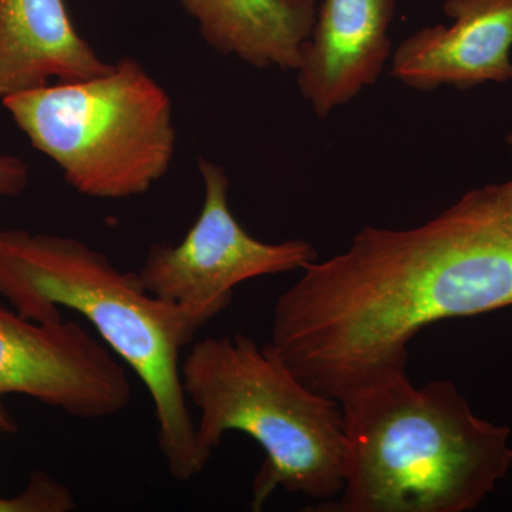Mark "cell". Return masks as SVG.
<instances>
[{
	"label": "cell",
	"instance_id": "6",
	"mask_svg": "<svg viewBox=\"0 0 512 512\" xmlns=\"http://www.w3.org/2000/svg\"><path fill=\"white\" fill-rule=\"evenodd\" d=\"M204 202L178 245L156 244L137 272L144 288L207 325L228 308L235 288L259 276L303 269L318 259L305 241L268 244L245 231L229 205L224 168L201 158Z\"/></svg>",
	"mask_w": 512,
	"mask_h": 512
},
{
	"label": "cell",
	"instance_id": "9",
	"mask_svg": "<svg viewBox=\"0 0 512 512\" xmlns=\"http://www.w3.org/2000/svg\"><path fill=\"white\" fill-rule=\"evenodd\" d=\"M394 8V0L323 2L296 70L302 96L320 119L377 82L392 50Z\"/></svg>",
	"mask_w": 512,
	"mask_h": 512
},
{
	"label": "cell",
	"instance_id": "12",
	"mask_svg": "<svg viewBox=\"0 0 512 512\" xmlns=\"http://www.w3.org/2000/svg\"><path fill=\"white\" fill-rule=\"evenodd\" d=\"M76 508L73 494L66 485L45 473H33L22 493L0 498V512H67Z\"/></svg>",
	"mask_w": 512,
	"mask_h": 512
},
{
	"label": "cell",
	"instance_id": "7",
	"mask_svg": "<svg viewBox=\"0 0 512 512\" xmlns=\"http://www.w3.org/2000/svg\"><path fill=\"white\" fill-rule=\"evenodd\" d=\"M22 394L76 419L127 409L126 369L76 322L40 323L0 303V397Z\"/></svg>",
	"mask_w": 512,
	"mask_h": 512
},
{
	"label": "cell",
	"instance_id": "4",
	"mask_svg": "<svg viewBox=\"0 0 512 512\" xmlns=\"http://www.w3.org/2000/svg\"><path fill=\"white\" fill-rule=\"evenodd\" d=\"M181 379L205 453L211 456L229 431L247 434L265 451L254 510L278 488L316 500L342 493V407L306 386L268 345L244 333L202 339L181 362Z\"/></svg>",
	"mask_w": 512,
	"mask_h": 512
},
{
	"label": "cell",
	"instance_id": "13",
	"mask_svg": "<svg viewBox=\"0 0 512 512\" xmlns=\"http://www.w3.org/2000/svg\"><path fill=\"white\" fill-rule=\"evenodd\" d=\"M29 181L28 165L18 157L0 154V197H18Z\"/></svg>",
	"mask_w": 512,
	"mask_h": 512
},
{
	"label": "cell",
	"instance_id": "2",
	"mask_svg": "<svg viewBox=\"0 0 512 512\" xmlns=\"http://www.w3.org/2000/svg\"><path fill=\"white\" fill-rule=\"evenodd\" d=\"M0 296L35 322H60V308L89 320L150 393L168 474L184 483L204 471L211 456L198 444L181 379V352L204 322L79 239L20 229L0 231Z\"/></svg>",
	"mask_w": 512,
	"mask_h": 512
},
{
	"label": "cell",
	"instance_id": "1",
	"mask_svg": "<svg viewBox=\"0 0 512 512\" xmlns=\"http://www.w3.org/2000/svg\"><path fill=\"white\" fill-rule=\"evenodd\" d=\"M276 299L268 346L316 393L342 399L407 365L440 320L512 305V234L480 188L421 227L357 232Z\"/></svg>",
	"mask_w": 512,
	"mask_h": 512
},
{
	"label": "cell",
	"instance_id": "3",
	"mask_svg": "<svg viewBox=\"0 0 512 512\" xmlns=\"http://www.w3.org/2000/svg\"><path fill=\"white\" fill-rule=\"evenodd\" d=\"M346 436L342 512H464L512 466L511 430L476 416L457 387L404 372L339 400Z\"/></svg>",
	"mask_w": 512,
	"mask_h": 512
},
{
	"label": "cell",
	"instance_id": "10",
	"mask_svg": "<svg viewBox=\"0 0 512 512\" xmlns=\"http://www.w3.org/2000/svg\"><path fill=\"white\" fill-rule=\"evenodd\" d=\"M110 67L74 28L64 0H0V100Z\"/></svg>",
	"mask_w": 512,
	"mask_h": 512
},
{
	"label": "cell",
	"instance_id": "15",
	"mask_svg": "<svg viewBox=\"0 0 512 512\" xmlns=\"http://www.w3.org/2000/svg\"><path fill=\"white\" fill-rule=\"evenodd\" d=\"M0 427H5V429H9L10 423L8 420V416L0 410Z\"/></svg>",
	"mask_w": 512,
	"mask_h": 512
},
{
	"label": "cell",
	"instance_id": "11",
	"mask_svg": "<svg viewBox=\"0 0 512 512\" xmlns=\"http://www.w3.org/2000/svg\"><path fill=\"white\" fill-rule=\"evenodd\" d=\"M202 39L258 69L298 70L315 26V0H178Z\"/></svg>",
	"mask_w": 512,
	"mask_h": 512
},
{
	"label": "cell",
	"instance_id": "5",
	"mask_svg": "<svg viewBox=\"0 0 512 512\" xmlns=\"http://www.w3.org/2000/svg\"><path fill=\"white\" fill-rule=\"evenodd\" d=\"M2 103L32 146L86 197L144 194L173 163V103L131 57L92 79L50 83Z\"/></svg>",
	"mask_w": 512,
	"mask_h": 512
},
{
	"label": "cell",
	"instance_id": "14",
	"mask_svg": "<svg viewBox=\"0 0 512 512\" xmlns=\"http://www.w3.org/2000/svg\"><path fill=\"white\" fill-rule=\"evenodd\" d=\"M508 143L512 151V136L508 138ZM480 190L495 218L512 234V180L501 185H487Z\"/></svg>",
	"mask_w": 512,
	"mask_h": 512
},
{
	"label": "cell",
	"instance_id": "8",
	"mask_svg": "<svg viewBox=\"0 0 512 512\" xmlns=\"http://www.w3.org/2000/svg\"><path fill=\"white\" fill-rule=\"evenodd\" d=\"M444 12L453 25L407 37L392 76L417 90L512 80V0H447Z\"/></svg>",
	"mask_w": 512,
	"mask_h": 512
}]
</instances>
